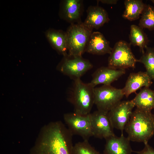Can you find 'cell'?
I'll list each match as a JSON object with an SVG mask.
<instances>
[{"mask_svg": "<svg viewBox=\"0 0 154 154\" xmlns=\"http://www.w3.org/2000/svg\"><path fill=\"white\" fill-rule=\"evenodd\" d=\"M73 135L61 121L51 122L44 128L31 154H72Z\"/></svg>", "mask_w": 154, "mask_h": 154, "instance_id": "cell-1", "label": "cell"}, {"mask_svg": "<svg viewBox=\"0 0 154 154\" xmlns=\"http://www.w3.org/2000/svg\"><path fill=\"white\" fill-rule=\"evenodd\" d=\"M124 130L130 141L148 143L154 135V114L136 108L132 112Z\"/></svg>", "mask_w": 154, "mask_h": 154, "instance_id": "cell-2", "label": "cell"}, {"mask_svg": "<svg viewBox=\"0 0 154 154\" xmlns=\"http://www.w3.org/2000/svg\"><path fill=\"white\" fill-rule=\"evenodd\" d=\"M94 88L90 82L84 83L80 79L74 80L68 100L73 106L74 112L83 115L90 113L94 104Z\"/></svg>", "mask_w": 154, "mask_h": 154, "instance_id": "cell-3", "label": "cell"}, {"mask_svg": "<svg viewBox=\"0 0 154 154\" xmlns=\"http://www.w3.org/2000/svg\"><path fill=\"white\" fill-rule=\"evenodd\" d=\"M92 30L82 22L71 24L66 32L68 56H82Z\"/></svg>", "mask_w": 154, "mask_h": 154, "instance_id": "cell-4", "label": "cell"}, {"mask_svg": "<svg viewBox=\"0 0 154 154\" xmlns=\"http://www.w3.org/2000/svg\"><path fill=\"white\" fill-rule=\"evenodd\" d=\"M130 45L123 40L116 42L108 57V66L117 69L134 68L137 59L132 52Z\"/></svg>", "mask_w": 154, "mask_h": 154, "instance_id": "cell-5", "label": "cell"}, {"mask_svg": "<svg viewBox=\"0 0 154 154\" xmlns=\"http://www.w3.org/2000/svg\"><path fill=\"white\" fill-rule=\"evenodd\" d=\"M94 104L98 110L108 112L120 102L124 96L122 89L111 85L95 87Z\"/></svg>", "mask_w": 154, "mask_h": 154, "instance_id": "cell-6", "label": "cell"}, {"mask_svg": "<svg viewBox=\"0 0 154 154\" xmlns=\"http://www.w3.org/2000/svg\"><path fill=\"white\" fill-rule=\"evenodd\" d=\"M64 121L72 134L88 140L93 136L90 114L83 115L75 113H67L64 115Z\"/></svg>", "mask_w": 154, "mask_h": 154, "instance_id": "cell-7", "label": "cell"}, {"mask_svg": "<svg viewBox=\"0 0 154 154\" xmlns=\"http://www.w3.org/2000/svg\"><path fill=\"white\" fill-rule=\"evenodd\" d=\"M93 67L89 61L82 56L73 57L68 55L64 56L58 68L62 73L74 80L80 79Z\"/></svg>", "mask_w": 154, "mask_h": 154, "instance_id": "cell-8", "label": "cell"}, {"mask_svg": "<svg viewBox=\"0 0 154 154\" xmlns=\"http://www.w3.org/2000/svg\"><path fill=\"white\" fill-rule=\"evenodd\" d=\"M108 112L98 110L90 114L93 136L106 139L115 135Z\"/></svg>", "mask_w": 154, "mask_h": 154, "instance_id": "cell-9", "label": "cell"}, {"mask_svg": "<svg viewBox=\"0 0 154 154\" xmlns=\"http://www.w3.org/2000/svg\"><path fill=\"white\" fill-rule=\"evenodd\" d=\"M135 106L131 100L120 102L108 112L114 128L123 133Z\"/></svg>", "mask_w": 154, "mask_h": 154, "instance_id": "cell-10", "label": "cell"}, {"mask_svg": "<svg viewBox=\"0 0 154 154\" xmlns=\"http://www.w3.org/2000/svg\"><path fill=\"white\" fill-rule=\"evenodd\" d=\"M125 73V70L117 69L109 66H102L98 68L92 75L90 83L94 87L97 85H111Z\"/></svg>", "mask_w": 154, "mask_h": 154, "instance_id": "cell-11", "label": "cell"}, {"mask_svg": "<svg viewBox=\"0 0 154 154\" xmlns=\"http://www.w3.org/2000/svg\"><path fill=\"white\" fill-rule=\"evenodd\" d=\"M102 154H131L133 151L129 138L123 133L119 137L115 135L106 139Z\"/></svg>", "mask_w": 154, "mask_h": 154, "instance_id": "cell-12", "label": "cell"}, {"mask_svg": "<svg viewBox=\"0 0 154 154\" xmlns=\"http://www.w3.org/2000/svg\"><path fill=\"white\" fill-rule=\"evenodd\" d=\"M152 80L146 72L140 71L130 74L124 87L122 89L126 98L143 87H149L152 84Z\"/></svg>", "mask_w": 154, "mask_h": 154, "instance_id": "cell-13", "label": "cell"}, {"mask_svg": "<svg viewBox=\"0 0 154 154\" xmlns=\"http://www.w3.org/2000/svg\"><path fill=\"white\" fill-rule=\"evenodd\" d=\"M112 48L110 42L101 33L94 32L92 33L87 43L85 52L93 54L103 55L110 54Z\"/></svg>", "mask_w": 154, "mask_h": 154, "instance_id": "cell-14", "label": "cell"}, {"mask_svg": "<svg viewBox=\"0 0 154 154\" xmlns=\"http://www.w3.org/2000/svg\"><path fill=\"white\" fill-rule=\"evenodd\" d=\"M83 8V1L81 0H65L61 5V17L71 24L79 23Z\"/></svg>", "mask_w": 154, "mask_h": 154, "instance_id": "cell-15", "label": "cell"}, {"mask_svg": "<svg viewBox=\"0 0 154 154\" xmlns=\"http://www.w3.org/2000/svg\"><path fill=\"white\" fill-rule=\"evenodd\" d=\"M87 13L86 17L83 23L92 30L99 29L110 20L106 10L98 5L89 6L87 10Z\"/></svg>", "mask_w": 154, "mask_h": 154, "instance_id": "cell-16", "label": "cell"}, {"mask_svg": "<svg viewBox=\"0 0 154 154\" xmlns=\"http://www.w3.org/2000/svg\"><path fill=\"white\" fill-rule=\"evenodd\" d=\"M131 100L137 108L151 112L154 109V90L144 87Z\"/></svg>", "mask_w": 154, "mask_h": 154, "instance_id": "cell-17", "label": "cell"}, {"mask_svg": "<svg viewBox=\"0 0 154 154\" xmlns=\"http://www.w3.org/2000/svg\"><path fill=\"white\" fill-rule=\"evenodd\" d=\"M46 36L53 48L64 56L68 55L66 35V32L61 30L50 29Z\"/></svg>", "mask_w": 154, "mask_h": 154, "instance_id": "cell-18", "label": "cell"}, {"mask_svg": "<svg viewBox=\"0 0 154 154\" xmlns=\"http://www.w3.org/2000/svg\"><path fill=\"white\" fill-rule=\"evenodd\" d=\"M124 4L125 10L122 17L131 21L139 18L147 5L141 0H126Z\"/></svg>", "mask_w": 154, "mask_h": 154, "instance_id": "cell-19", "label": "cell"}, {"mask_svg": "<svg viewBox=\"0 0 154 154\" xmlns=\"http://www.w3.org/2000/svg\"><path fill=\"white\" fill-rule=\"evenodd\" d=\"M143 29L139 26L132 25L129 35V44L138 46L142 54L144 52L145 49L147 46L149 41L147 35Z\"/></svg>", "mask_w": 154, "mask_h": 154, "instance_id": "cell-20", "label": "cell"}, {"mask_svg": "<svg viewBox=\"0 0 154 154\" xmlns=\"http://www.w3.org/2000/svg\"><path fill=\"white\" fill-rule=\"evenodd\" d=\"M145 50L137 62L143 64L146 72L152 80L154 81V48L147 46Z\"/></svg>", "mask_w": 154, "mask_h": 154, "instance_id": "cell-21", "label": "cell"}, {"mask_svg": "<svg viewBox=\"0 0 154 154\" xmlns=\"http://www.w3.org/2000/svg\"><path fill=\"white\" fill-rule=\"evenodd\" d=\"M139 26L142 29L154 30V7L146 5L141 14Z\"/></svg>", "mask_w": 154, "mask_h": 154, "instance_id": "cell-22", "label": "cell"}, {"mask_svg": "<svg viewBox=\"0 0 154 154\" xmlns=\"http://www.w3.org/2000/svg\"><path fill=\"white\" fill-rule=\"evenodd\" d=\"M72 154H102L97 151L89 143L84 140L73 145Z\"/></svg>", "mask_w": 154, "mask_h": 154, "instance_id": "cell-23", "label": "cell"}, {"mask_svg": "<svg viewBox=\"0 0 154 154\" xmlns=\"http://www.w3.org/2000/svg\"><path fill=\"white\" fill-rule=\"evenodd\" d=\"M144 144L143 149L139 151H133L137 154H154V149L150 146L148 143Z\"/></svg>", "mask_w": 154, "mask_h": 154, "instance_id": "cell-24", "label": "cell"}, {"mask_svg": "<svg viewBox=\"0 0 154 154\" xmlns=\"http://www.w3.org/2000/svg\"><path fill=\"white\" fill-rule=\"evenodd\" d=\"M102 3L109 5H114L117 3V0H100L98 1Z\"/></svg>", "mask_w": 154, "mask_h": 154, "instance_id": "cell-25", "label": "cell"}, {"mask_svg": "<svg viewBox=\"0 0 154 154\" xmlns=\"http://www.w3.org/2000/svg\"><path fill=\"white\" fill-rule=\"evenodd\" d=\"M151 1L154 3V0H151Z\"/></svg>", "mask_w": 154, "mask_h": 154, "instance_id": "cell-26", "label": "cell"}]
</instances>
